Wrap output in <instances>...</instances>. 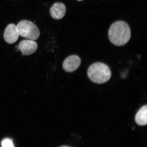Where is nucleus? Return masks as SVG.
<instances>
[{
  "mask_svg": "<svg viewBox=\"0 0 147 147\" xmlns=\"http://www.w3.org/2000/svg\"><path fill=\"white\" fill-rule=\"evenodd\" d=\"M81 62L80 57L76 55H71L64 60L63 64V68L67 72H72L80 67Z\"/></svg>",
  "mask_w": 147,
  "mask_h": 147,
  "instance_id": "obj_5",
  "label": "nucleus"
},
{
  "mask_svg": "<svg viewBox=\"0 0 147 147\" xmlns=\"http://www.w3.org/2000/svg\"><path fill=\"white\" fill-rule=\"evenodd\" d=\"M65 5L60 3H54L51 7L50 13L51 17L55 19H60L63 18L66 12Z\"/></svg>",
  "mask_w": 147,
  "mask_h": 147,
  "instance_id": "obj_7",
  "label": "nucleus"
},
{
  "mask_svg": "<svg viewBox=\"0 0 147 147\" xmlns=\"http://www.w3.org/2000/svg\"><path fill=\"white\" fill-rule=\"evenodd\" d=\"M147 106L144 105L138 111L135 117V121L140 126H145L147 123Z\"/></svg>",
  "mask_w": 147,
  "mask_h": 147,
  "instance_id": "obj_8",
  "label": "nucleus"
},
{
  "mask_svg": "<svg viewBox=\"0 0 147 147\" xmlns=\"http://www.w3.org/2000/svg\"><path fill=\"white\" fill-rule=\"evenodd\" d=\"M19 36L17 28L15 25L11 24L7 27L4 32V38L7 43L12 44L15 43Z\"/></svg>",
  "mask_w": 147,
  "mask_h": 147,
  "instance_id": "obj_6",
  "label": "nucleus"
},
{
  "mask_svg": "<svg viewBox=\"0 0 147 147\" xmlns=\"http://www.w3.org/2000/svg\"><path fill=\"white\" fill-rule=\"evenodd\" d=\"M60 147H70L68 146H62Z\"/></svg>",
  "mask_w": 147,
  "mask_h": 147,
  "instance_id": "obj_10",
  "label": "nucleus"
},
{
  "mask_svg": "<svg viewBox=\"0 0 147 147\" xmlns=\"http://www.w3.org/2000/svg\"><path fill=\"white\" fill-rule=\"evenodd\" d=\"M19 36L29 40H36L39 38L40 32L38 27L32 22L23 20L17 26Z\"/></svg>",
  "mask_w": 147,
  "mask_h": 147,
  "instance_id": "obj_3",
  "label": "nucleus"
},
{
  "mask_svg": "<svg viewBox=\"0 0 147 147\" xmlns=\"http://www.w3.org/2000/svg\"><path fill=\"white\" fill-rule=\"evenodd\" d=\"M108 36L110 41L114 45L123 46L129 41L131 31L127 23L122 21H117L110 27Z\"/></svg>",
  "mask_w": 147,
  "mask_h": 147,
  "instance_id": "obj_1",
  "label": "nucleus"
},
{
  "mask_svg": "<svg viewBox=\"0 0 147 147\" xmlns=\"http://www.w3.org/2000/svg\"><path fill=\"white\" fill-rule=\"evenodd\" d=\"M2 147H14L12 141L11 139H5L1 143Z\"/></svg>",
  "mask_w": 147,
  "mask_h": 147,
  "instance_id": "obj_9",
  "label": "nucleus"
},
{
  "mask_svg": "<svg viewBox=\"0 0 147 147\" xmlns=\"http://www.w3.org/2000/svg\"><path fill=\"white\" fill-rule=\"evenodd\" d=\"M87 74L90 80L97 84L107 82L111 76V70L109 67L101 62L92 64L88 69Z\"/></svg>",
  "mask_w": 147,
  "mask_h": 147,
  "instance_id": "obj_2",
  "label": "nucleus"
},
{
  "mask_svg": "<svg viewBox=\"0 0 147 147\" xmlns=\"http://www.w3.org/2000/svg\"><path fill=\"white\" fill-rule=\"evenodd\" d=\"M78 1H82V0H78Z\"/></svg>",
  "mask_w": 147,
  "mask_h": 147,
  "instance_id": "obj_11",
  "label": "nucleus"
},
{
  "mask_svg": "<svg viewBox=\"0 0 147 147\" xmlns=\"http://www.w3.org/2000/svg\"><path fill=\"white\" fill-rule=\"evenodd\" d=\"M18 50L21 51L23 55L28 56L35 52L38 48L37 44L34 40H25L20 42L16 46Z\"/></svg>",
  "mask_w": 147,
  "mask_h": 147,
  "instance_id": "obj_4",
  "label": "nucleus"
}]
</instances>
